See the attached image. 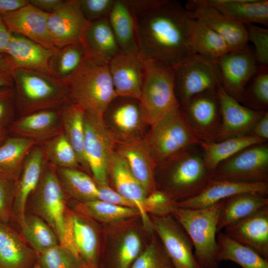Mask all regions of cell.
Returning a JSON list of instances; mask_svg holds the SVG:
<instances>
[{
    "mask_svg": "<svg viewBox=\"0 0 268 268\" xmlns=\"http://www.w3.org/2000/svg\"><path fill=\"white\" fill-rule=\"evenodd\" d=\"M145 139L156 164L201 141L191 127L182 106L172 111L151 127Z\"/></svg>",
    "mask_w": 268,
    "mask_h": 268,
    "instance_id": "obj_8",
    "label": "cell"
},
{
    "mask_svg": "<svg viewBox=\"0 0 268 268\" xmlns=\"http://www.w3.org/2000/svg\"><path fill=\"white\" fill-rule=\"evenodd\" d=\"M243 193H256L268 195V182H245L211 179L196 195L175 202L176 207L191 209L206 207L234 195Z\"/></svg>",
    "mask_w": 268,
    "mask_h": 268,
    "instance_id": "obj_20",
    "label": "cell"
},
{
    "mask_svg": "<svg viewBox=\"0 0 268 268\" xmlns=\"http://www.w3.org/2000/svg\"><path fill=\"white\" fill-rule=\"evenodd\" d=\"M86 57V51L81 42L57 48L50 61L52 75L61 81L66 78Z\"/></svg>",
    "mask_w": 268,
    "mask_h": 268,
    "instance_id": "obj_41",
    "label": "cell"
},
{
    "mask_svg": "<svg viewBox=\"0 0 268 268\" xmlns=\"http://www.w3.org/2000/svg\"><path fill=\"white\" fill-rule=\"evenodd\" d=\"M268 206V198L256 193H243L225 199L216 233Z\"/></svg>",
    "mask_w": 268,
    "mask_h": 268,
    "instance_id": "obj_33",
    "label": "cell"
},
{
    "mask_svg": "<svg viewBox=\"0 0 268 268\" xmlns=\"http://www.w3.org/2000/svg\"><path fill=\"white\" fill-rule=\"evenodd\" d=\"M81 43L87 57L107 65L122 52L107 17L90 22Z\"/></svg>",
    "mask_w": 268,
    "mask_h": 268,
    "instance_id": "obj_28",
    "label": "cell"
},
{
    "mask_svg": "<svg viewBox=\"0 0 268 268\" xmlns=\"http://www.w3.org/2000/svg\"><path fill=\"white\" fill-rule=\"evenodd\" d=\"M174 267L161 242L154 240L141 252L131 268H171Z\"/></svg>",
    "mask_w": 268,
    "mask_h": 268,
    "instance_id": "obj_47",
    "label": "cell"
},
{
    "mask_svg": "<svg viewBox=\"0 0 268 268\" xmlns=\"http://www.w3.org/2000/svg\"><path fill=\"white\" fill-rule=\"evenodd\" d=\"M81 11L89 22L108 17L115 0H78Z\"/></svg>",
    "mask_w": 268,
    "mask_h": 268,
    "instance_id": "obj_50",
    "label": "cell"
},
{
    "mask_svg": "<svg viewBox=\"0 0 268 268\" xmlns=\"http://www.w3.org/2000/svg\"><path fill=\"white\" fill-rule=\"evenodd\" d=\"M47 162L41 145L34 146L24 160L20 175L15 183L13 218L18 223L24 217L28 199L39 183Z\"/></svg>",
    "mask_w": 268,
    "mask_h": 268,
    "instance_id": "obj_24",
    "label": "cell"
},
{
    "mask_svg": "<svg viewBox=\"0 0 268 268\" xmlns=\"http://www.w3.org/2000/svg\"><path fill=\"white\" fill-rule=\"evenodd\" d=\"M8 133L36 141L40 144L62 131L59 109H48L21 116L7 128Z\"/></svg>",
    "mask_w": 268,
    "mask_h": 268,
    "instance_id": "obj_25",
    "label": "cell"
},
{
    "mask_svg": "<svg viewBox=\"0 0 268 268\" xmlns=\"http://www.w3.org/2000/svg\"><path fill=\"white\" fill-rule=\"evenodd\" d=\"M55 169L59 182L67 195L80 202L98 200V185L87 174L77 169Z\"/></svg>",
    "mask_w": 268,
    "mask_h": 268,
    "instance_id": "obj_38",
    "label": "cell"
},
{
    "mask_svg": "<svg viewBox=\"0 0 268 268\" xmlns=\"http://www.w3.org/2000/svg\"><path fill=\"white\" fill-rule=\"evenodd\" d=\"M215 63L220 73L221 87L241 103L246 85L258 68L254 50L248 44L228 52Z\"/></svg>",
    "mask_w": 268,
    "mask_h": 268,
    "instance_id": "obj_12",
    "label": "cell"
},
{
    "mask_svg": "<svg viewBox=\"0 0 268 268\" xmlns=\"http://www.w3.org/2000/svg\"><path fill=\"white\" fill-rule=\"evenodd\" d=\"M15 110L14 87L0 89V132L7 130L14 121Z\"/></svg>",
    "mask_w": 268,
    "mask_h": 268,
    "instance_id": "obj_51",
    "label": "cell"
},
{
    "mask_svg": "<svg viewBox=\"0 0 268 268\" xmlns=\"http://www.w3.org/2000/svg\"><path fill=\"white\" fill-rule=\"evenodd\" d=\"M33 268H41L38 263H36Z\"/></svg>",
    "mask_w": 268,
    "mask_h": 268,
    "instance_id": "obj_60",
    "label": "cell"
},
{
    "mask_svg": "<svg viewBox=\"0 0 268 268\" xmlns=\"http://www.w3.org/2000/svg\"><path fill=\"white\" fill-rule=\"evenodd\" d=\"M115 151L125 160L147 195L157 190L155 182L157 164L145 138L116 141Z\"/></svg>",
    "mask_w": 268,
    "mask_h": 268,
    "instance_id": "obj_23",
    "label": "cell"
},
{
    "mask_svg": "<svg viewBox=\"0 0 268 268\" xmlns=\"http://www.w3.org/2000/svg\"><path fill=\"white\" fill-rule=\"evenodd\" d=\"M89 23L78 0H64L48 18L49 31L56 48L81 42Z\"/></svg>",
    "mask_w": 268,
    "mask_h": 268,
    "instance_id": "obj_16",
    "label": "cell"
},
{
    "mask_svg": "<svg viewBox=\"0 0 268 268\" xmlns=\"http://www.w3.org/2000/svg\"><path fill=\"white\" fill-rule=\"evenodd\" d=\"M13 80L9 71L0 60V89L13 87Z\"/></svg>",
    "mask_w": 268,
    "mask_h": 268,
    "instance_id": "obj_58",
    "label": "cell"
},
{
    "mask_svg": "<svg viewBox=\"0 0 268 268\" xmlns=\"http://www.w3.org/2000/svg\"><path fill=\"white\" fill-rule=\"evenodd\" d=\"M218 258L234 262L242 268H268V260L251 248L232 239L220 231L217 233Z\"/></svg>",
    "mask_w": 268,
    "mask_h": 268,
    "instance_id": "obj_39",
    "label": "cell"
},
{
    "mask_svg": "<svg viewBox=\"0 0 268 268\" xmlns=\"http://www.w3.org/2000/svg\"></svg>",
    "mask_w": 268,
    "mask_h": 268,
    "instance_id": "obj_61",
    "label": "cell"
},
{
    "mask_svg": "<svg viewBox=\"0 0 268 268\" xmlns=\"http://www.w3.org/2000/svg\"><path fill=\"white\" fill-rule=\"evenodd\" d=\"M217 90L196 95L182 107L191 127L201 141H216L217 137L221 114Z\"/></svg>",
    "mask_w": 268,
    "mask_h": 268,
    "instance_id": "obj_15",
    "label": "cell"
},
{
    "mask_svg": "<svg viewBox=\"0 0 268 268\" xmlns=\"http://www.w3.org/2000/svg\"><path fill=\"white\" fill-rule=\"evenodd\" d=\"M175 268L174 267H172V268Z\"/></svg>",
    "mask_w": 268,
    "mask_h": 268,
    "instance_id": "obj_62",
    "label": "cell"
},
{
    "mask_svg": "<svg viewBox=\"0 0 268 268\" xmlns=\"http://www.w3.org/2000/svg\"><path fill=\"white\" fill-rule=\"evenodd\" d=\"M224 201L199 209L175 206L170 212L190 238L195 259L201 268H217L220 263L216 228Z\"/></svg>",
    "mask_w": 268,
    "mask_h": 268,
    "instance_id": "obj_6",
    "label": "cell"
},
{
    "mask_svg": "<svg viewBox=\"0 0 268 268\" xmlns=\"http://www.w3.org/2000/svg\"><path fill=\"white\" fill-rule=\"evenodd\" d=\"M11 34L6 48L1 54L11 74L15 69L24 68L52 74L50 61L55 50L48 49L22 35Z\"/></svg>",
    "mask_w": 268,
    "mask_h": 268,
    "instance_id": "obj_18",
    "label": "cell"
},
{
    "mask_svg": "<svg viewBox=\"0 0 268 268\" xmlns=\"http://www.w3.org/2000/svg\"><path fill=\"white\" fill-rule=\"evenodd\" d=\"M221 124L216 141L249 134L256 123L266 112L255 111L242 105L220 86L217 90Z\"/></svg>",
    "mask_w": 268,
    "mask_h": 268,
    "instance_id": "obj_19",
    "label": "cell"
},
{
    "mask_svg": "<svg viewBox=\"0 0 268 268\" xmlns=\"http://www.w3.org/2000/svg\"><path fill=\"white\" fill-rule=\"evenodd\" d=\"M36 253L9 225L0 222V268H33Z\"/></svg>",
    "mask_w": 268,
    "mask_h": 268,
    "instance_id": "obj_30",
    "label": "cell"
},
{
    "mask_svg": "<svg viewBox=\"0 0 268 268\" xmlns=\"http://www.w3.org/2000/svg\"><path fill=\"white\" fill-rule=\"evenodd\" d=\"M36 260L41 268H84L77 255L59 244L36 254Z\"/></svg>",
    "mask_w": 268,
    "mask_h": 268,
    "instance_id": "obj_45",
    "label": "cell"
},
{
    "mask_svg": "<svg viewBox=\"0 0 268 268\" xmlns=\"http://www.w3.org/2000/svg\"><path fill=\"white\" fill-rule=\"evenodd\" d=\"M248 41L255 47V56L258 66L268 67V29L256 24L245 25Z\"/></svg>",
    "mask_w": 268,
    "mask_h": 268,
    "instance_id": "obj_48",
    "label": "cell"
},
{
    "mask_svg": "<svg viewBox=\"0 0 268 268\" xmlns=\"http://www.w3.org/2000/svg\"><path fill=\"white\" fill-rule=\"evenodd\" d=\"M174 68L175 93L182 107L195 95L221 86L215 62L202 56L190 55Z\"/></svg>",
    "mask_w": 268,
    "mask_h": 268,
    "instance_id": "obj_9",
    "label": "cell"
},
{
    "mask_svg": "<svg viewBox=\"0 0 268 268\" xmlns=\"http://www.w3.org/2000/svg\"><path fill=\"white\" fill-rule=\"evenodd\" d=\"M15 183L0 179V222L9 225L13 218Z\"/></svg>",
    "mask_w": 268,
    "mask_h": 268,
    "instance_id": "obj_52",
    "label": "cell"
},
{
    "mask_svg": "<svg viewBox=\"0 0 268 268\" xmlns=\"http://www.w3.org/2000/svg\"><path fill=\"white\" fill-rule=\"evenodd\" d=\"M19 224L25 241L36 254L59 244L52 228L36 214L26 213Z\"/></svg>",
    "mask_w": 268,
    "mask_h": 268,
    "instance_id": "obj_40",
    "label": "cell"
},
{
    "mask_svg": "<svg viewBox=\"0 0 268 268\" xmlns=\"http://www.w3.org/2000/svg\"><path fill=\"white\" fill-rule=\"evenodd\" d=\"M212 179L245 182H268V144H254L220 164Z\"/></svg>",
    "mask_w": 268,
    "mask_h": 268,
    "instance_id": "obj_11",
    "label": "cell"
},
{
    "mask_svg": "<svg viewBox=\"0 0 268 268\" xmlns=\"http://www.w3.org/2000/svg\"><path fill=\"white\" fill-rule=\"evenodd\" d=\"M199 146L185 148L156 165L160 176L158 190L174 202L195 196L212 179Z\"/></svg>",
    "mask_w": 268,
    "mask_h": 268,
    "instance_id": "obj_2",
    "label": "cell"
},
{
    "mask_svg": "<svg viewBox=\"0 0 268 268\" xmlns=\"http://www.w3.org/2000/svg\"><path fill=\"white\" fill-rule=\"evenodd\" d=\"M103 117L107 118L108 122L106 125L117 141L142 137L146 124L138 100L117 97L109 104Z\"/></svg>",
    "mask_w": 268,
    "mask_h": 268,
    "instance_id": "obj_17",
    "label": "cell"
},
{
    "mask_svg": "<svg viewBox=\"0 0 268 268\" xmlns=\"http://www.w3.org/2000/svg\"><path fill=\"white\" fill-rule=\"evenodd\" d=\"M40 145L47 161L54 167L81 168L74 149L62 130L59 134Z\"/></svg>",
    "mask_w": 268,
    "mask_h": 268,
    "instance_id": "obj_42",
    "label": "cell"
},
{
    "mask_svg": "<svg viewBox=\"0 0 268 268\" xmlns=\"http://www.w3.org/2000/svg\"><path fill=\"white\" fill-rule=\"evenodd\" d=\"M108 67L116 97L139 100L144 77V63L139 55L122 52Z\"/></svg>",
    "mask_w": 268,
    "mask_h": 268,
    "instance_id": "obj_21",
    "label": "cell"
},
{
    "mask_svg": "<svg viewBox=\"0 0 268 268\" xmlns=\"http://www.w3.org/2000/svg\"><path fill=\"white\" fill-rule=\"evenodd\" d=\"M98 200L118 206L136 208L133 202L125 198L109 186L98 185Z\"/></svg>",
    "mask_w": 268,
    "mask_h": 268,
    "instance_id": "obj_53",
    "label": "cell"
},
{
    "mask_svg": "<svg viewBox=\"0 0 268 268\" xmlns=\"http://www.w3.org/2000/svg\"><path fill=\"white\" fill-rule=\"evenodd\" d=\"M29 2L28 0H0V15L15 11Z\"/></svg>",
    "mask_w": 268,
    "mask_h": 268,
    "instance_id": "obj_56",
    "label": "cell"
},
{
    "mask_svg": "<svg viewBox=\"0 0 268 268\" xmlns=\"http://www.w3.org/2000/svg\"><path fill=\"white\" fill-rule=\"evenodd\" d=\"M63 0H30L29 2L40 10L51 13L57 9L64 2Z\"/></svg>",
    "mask_w": 268,
    "mask_h": 268,
    "instance_id": "obj_55",
    "label": "cell"
},
{
    "mask_svg": "<svg viewBox=\"0 0 268 268\" xmlns=\"http://www.w3.org/2000/svg\"><path fill=\"white\" fill-rule=\"evenodd\" d=\"M241 103L255 111L268 112V67L258 66L244 90Z\"/></svg>",
    "mask_w": 268,
    "mask_h": 268,
    "instance_id": "obj_43",
    "label": "cell"
},
{
    "mask_svg": "<svg viewBox=\"0 0 268 268\" xmlns=\"http://www.w3.org/2000/svg\"><path fill=\"white\" fill-rule=\"evenodd\" d=\"M224 229L229 237L268 260V206Z\"/></svg>",
    "mask_w": 268,
    "mask_h": 268,
    "instance_id": "obj_26",
    "label": "cell"
},
{
    "mask_svg": "<svg viewBox=\"0 0 268 268\" xmlns=\"http://www.w3.org/2000/svg\"><path fill=\"white\" fill-rule=\"evenodd\" d=\"M37 145L32 139L8 136L0 145V179L15 183L26 156Z\"/></svg>",
    "mask_w": 268,
    "mask_h": 268,
    "instance_id": "obj_31",
    "label": "cell"
},
{
    "mask_svg": "<svg viewBox=\"0 0 268 268\" xmlns=\"http://www.w3.org/2000/svg\"><path fill=\"white\" fill-rule=\"evenodd\" d=\"M249 134L268 141V112L265 113L256 123Z\"/></svg>",
    "mask_w": 268,
    "mask_h": 268,
    "instance_id": "obj_54",
    "label": "cell"
},
{
    "mask_svg": "<svg viewBox=\"0 0 268 268\" xmlns=\"http://www.w3.org/2000/svg\"><path fill=\"white\" fill-rule=\"evenodd\" d=\"M66 195L55 167L47 161L39 183L31 195L35 214L52 228L60 245L77 255L72 241L71 213L67 209Z\"/></svg>",
    "mask_w": 268,
    "mask_h": 268,
    "instance_id": "obj_5",
    "label": "cell"
},
{
    "mask_svg": "<svg viewBox=\"0 0 268 268\" xmlns=\"http://www.w3.org/2000/svg\"><path fill=\"white\" fill-rule=\"evenodd\" d=\"M152 223L175 268H201L195 259L190 238L171 214L153 215Z\"/></svg>",
    "mask_w": 268,
    "mask_h": 268,
    "instance_id": "obj_13",
    "label": "cell"
},
{
    "mask_svg": "<svg viewBox=\"0 0 268 268\" xmlns=\"http://www.w3.org/2000/svg\"><path fill=\"white\" fill-rule=\"evenodd\" d=\"M267 141L248 134L229 138L220 141H201L199 146L202 150L206 167L212 173L220 164L242 149Z\"/></svg>",
    "mask_w": 268,
    "mask_h": 268,
    "instance_id": "obj_37",
    "label": "cell"
},
{
    "mask_svg": "<svg viewBox=\"0 0 268 268\" xmlns=\"http://www.w3.org/2000/svg\"><path fill=\"white\" fill-rule=\"evenodd\" d=\"M62 130L74 149L81 168L90 173L84 151V119L85 111L78 105L69 102L60 109Z\"/></svg>",
    "mask_w": 268,
    "mask_h": 268,
    "instance_id": "obj_34",
    "label": "cell"
},
{
    "mask_svg": "<svg viewBox=\"0 0 268 268\" xmlns=\"http://www.w3.org/2000/svg\"><path fill=\"white\" fill-rule=\"evenodd\" d=\"M211 5L244 24L268 25L267 0H206Z\"/></svg>",
    "mask_w": 268,
    "mask_h": 268,
    "instance_id": "obj_36",
    "label": "cell"
},
{
    "mask_svg": "<svg viewBox=\"0 0 268 268\" xmlns=\"http://www.w3.org/2000/svg\"><path fill=\"white\" fill-rule=\"evenodd\" d=\"M187 41L192 51L215 62L231 51L225 41L200 21L190 18L187 23Z\"/></svg>",
    "mask_w": 268,
    "mask_h": 268,
    "instance_id": "obj_32",
    "label": "cell"
},
{
    "mask_svg": "<svg viewBox=\"0 0 268 268\" xmlns=\"http://www.w3.org/2000/svg\"><path fill=\"white\" fill-rule=\"evenodd\" d=\"M142 60L144 77L139 102L145 123L152 127L181 106L175 93L174 67L155 60Z\"/></svg>",
    "mask_w": 268,
    "mask_h": 268,
    "instance_id": "obj_7",
    "label": "cell"
},
{
    "mask_svg": "<svg viewBox=\"0 0 268 268\" xmlns=\"http://www.w3.org/2000/svg\"><path fill=\"white\" fill-rule=\"evenodd\" d=\"M83 151L93 178L99 186H109L108 166L116 140L103 117L85 112Z\"/></svg>",
    "mask_w": 268,
    "mask_h": 268,
    "instance_id": "obj_10",
    "label": "cell"
},
{
    "mask_svg": "<svg viewBox=\"0 0 268 268\" xmlns=\"http://www.w3.org/2000/svg\"><path fill=\"white\" fill-rule=\"evenodd\" d=\"M141 248L139 236L134 231L129 232L123 237L112 258L111 268H131L141 253Z\"/></svg>",
    "mask_w": 268,
    "mask_h": 268,
    "instance_id": "obj_46",
    "label": "cell"
},
{
    "mask_svg": "<svg viewBox=\"0 0 268 268\" xmlns=\"http://www.w3.org/2000/svg\"><path fill=\"white\" fill-rule=\"evenodd\" d=\"M48 15L49 13L28 2L2 17L11 33L22 35L48 49L56 50L48 27Z\"/></svg>",
    "mask_w": 268,
    "mask_h": 268,
    "instance_id": "obj_22",
    "label": "cell"
},
{
    "mask_svg": "<svg viewBox=\"0 0 268 268\" xmlns=\"http://www.w3.org/2000/svg\"><path fill=\"white\" fill-rule=\"evenodd\" d=\"M70 224L73 243L84 268H98V238L94 226L71 213Z\"/></svg>",
    "mask_w": 268,
    "mask_h": 268,
    "instance_id": "obj_35",
    "label": "cell"
},
{
    "mask_svg": "<svg viewBox=\"0 0 268 268\" xmlns=\"http://www.w3.org/2000/svg\"><path fill=\"white\" fill-rule=\"evenodd\" d=\"M108 172L116 191L135 205L145 228L150 231L153 229L152 221L143 208L147 194L133 175L125 160L116 151L109 164Z\"/></svg>",
    "mask_w": 268,
    "mask_h": 268,
    "instance_id": "obj_27",
    "label": "cell"
},
{
    "mask_svg": "<svg viewBox=\"0 0 268 268\" xmlns=\"http://www.w3.org/2000/svg\"><path fill=\"white\" fill-rule=\"evenodd\" d=\"M11 75L15 109L20 116L41 110L60 109L70 102L63 83L52 74L17 68Z\"/></svg>",
    "mask_w": 268,
    "mask_h": 268,
    "instance_id": "obj_4",
    "label": "cell"
},
{
    "mask_svg": "<svg viewBox=\"0 0 268 268\" xmlns=\"http://www.w3.org/2000/svg\"><path fill=\"white\" fill-rule=\"evenodd\" d=\"M80 209L87 215L104 222H119L140 215L135 208L118 206L100 200L80 202Z\"/></svg>",
    "mask_w": 268,
    "mask_h": 268,
    "instance_id": "obj_44",
    "label": "cell"
},
{
    "mask_svg": "<svg viewBox=\"0 0 268 268\" xmlns=\"http://www.w3.org/2000/svg\"><path fill=\"white\" fill-rule=\"evenodd\" d=\"M192 18L198 20L220 36L231 50L247 45L245 25L210 4L206 0H190L184 6Z\"/></svg>",
    "mask_w": 268,
    "mask_h": 268,
    "instance_id": "obj_14",
    "label": "cell"
},
{
    "mask_svg": "<svg viewBox=\"0 0 268 268\" xmlns=\"http://www.w3.org/2000/svg\"><path fill=\"white\" fill-rule=\"evenodd\" d=\"M107 18L121 51L139 55L134 15L128 0H115Z\"/></svg>",
    "mask_w": 268,
    "mask_h": 268,
    "instance_id": "obj_29",
    "label": "cell"
},
{
    "mask_svg": "<svg viewBox=\"0 0 268 268\" xmlns=\"http://www.w3.org/2000/svg\"><path fill=\"white\" fill-rule=\"evenodd\" d=\"M134 15L139 56L174 67L194 54L187 41L189 12L171 0H128Z\"/></svg>",
    "mask_w": 268,
    "mask_h": 268,
    "instance_id": "obj_1",
    "label": "cell"
},
{
    "mask_svg": "<svg viewBox=\"0 0 268 268\" xmlns=\"http://www.w3.org/2000/svg\"><path fill=\"white\" fill-rule=\"evenodd\" d=\"M11 33L7 28L2 17L0 15V54L5 50L9 41Z\"/></svg>",
    "mask_w": 268,
    "mask_h": 268,
    "instance_id": "obj_57",
    "label": "cell"
},
{
    "mask_svg": "<svg viewBox=\"0 0 268 268\" xmlns=\"http://www.w3.org/2000/svg\"><path fill=\"white\" fill-rule=\"evenodd\" d=\"M69 99L87 113L103 117L116 98L108 65L86 57L69 76L61 80Z\"/></svg>",
    "mask_w": 268,
    "mask_h": 268,
    "instance_id": "obj_3",
    "label": "cell"
},
{
    "mask_svg": "<svg viewBox=\"0 0 268 268\" xmlns=\"http://www.w3.org/2000/svg\"><path fill=\"white\" fill-rule=\"evenodd\" d=\"M174 202L164 192L156 190L148 194L143 203L145 213H151L153 215L170 214L175 206Z\"/></svg>",
    "mask_w": 268,
    "mask_h": 268,
    "instance_id": "obj_49",
    "label": "cell"
},
{
    "mask_svg": "<svg viewBox=\"0 0 268 268\" xmlns=\"http://www.w3.org/2000/svg\"><path fill=\"white\" fill-rule=\"evenodd\" d=\"M8 132L7 130L0 132V145L4 141L8 136Z\"/></svg>",
    "mask_w": 268,
    "mask_h": 268,
    "instance_id": "obj_59",
    "label": "cell"
}]
</instances>
